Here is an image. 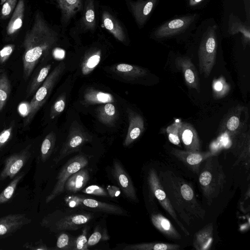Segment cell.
I'll use <instances>...</instances> for the list:
<instances>
[{
	"label": "cell",
	"mask_w": 250,
	"mask_h": 250,
	"mask_svg": "<svg viewBox=\"0 0 250 250\" xmlns=\"http://www.w3.org/2000/svg\"><path fill=\"white\" fill-rule=\"evenodd\" d=\"M58 41V34L47 25L39 13L32 28L26 32L22 56L23 77L28 79L40 59L46 56Z\"/></svg>",
	"instance_id": "obj_1"
},
{
	"label": "cell",
	"mask_w": 250,
	"mask_h": 250,
	"mask_svg": "<svg viewBox=\"0 0 250 250\" xmlns=\"http://www.w3.org/2000/svg\"><path fill=\"white\" fill-rule=\"evenodd\" d=\"M65 68V63L61 62L47 76L42 84L38 89L29 103L28 113L23 122L24 127L28 126L31 123L38 111L44 104Z\"/></svg>",
	"instance_id": "obj_2"
},
{
	"label": "cell",
	"mask_w": 250,
	"mask_h": 250,
	"mask_svg": "<svg viewBox=\"0 0 250 250\" xmlns=\"http://www.w3.org/2000/svg\"><path fill=\"white\" fill-rule=\"evenodd\" d=\"M216 27L208 28L201 41L198 50L199 67L201 74L208 78L215 63L217 47Z\"/></svg>",
	"instance_id": "obj_3"
},
{
	"label": "cell",
	"mask_w": 250,
	"mask_h": 250,
	"mask_svg": "<svg viewBox=\"0 0 250 250\" xmlns=\"http://www.w3.org/2000/svg\"><path fill=\"white\" fill-rule=\"evenodd\" d=\"M88 161L87 157L83 154H79L69 159L59 172L53 190L46 197V203H49L62 194L64 191L65 183L69 177L86 167Z\"/></svg>",
	"instance_id": "obj_4"
},
{
	"label": "cell",
	"mask_w": 250,
	"mask_h": 250,
	"mask_svg": "<svg viewBox=\"0 0 250 250\" xmlns=\"http://www.w3.org/2000/svg\"><path fill=\"white\" fill-rule=\"evenodd\" d=\"M91 136L76 121L70 126L66 140L58 156L54 159L57 164L67 155L80 150L83 146L91 140Z\"/></svg>",
	"instance_id": "obj_5"
},
{
	"label": "cell",
	"mask_w": 250,
	"mask_h": 250,
	"mask_svg": "<svg viewBox=\"0 0 250 250\" xmlns=\"http://www.w3.org/2000/svg\"><path fill=\"white\" fill-rule=\"evenodd\" d=\"M247 108L237 105L231 108L223 118L219 128V133L229 135L238 133L247 123L248 117L242 119V113Z\"/></svg>",
	"instance_id": "obj_6"
},
{
	"label": "cell",
	"mask_w": 250,
	"mask_h": 250,
	"mask_svg": "<svg viewBox=\"0 0 250 250\" xmlns=\"http://www.w3.org/2000/svg\"><path fill=\"white\" fill-rule=\"evenodd\" d=\"M30 147L31 145H29L5 160L3 168L0 173V180L7 178L12 179L15 177L30 158L31 155Z\"/></svg>",
	"instance_id": "obj_7"
},
{
	"label": "cell",
	"mask_w": 250,
	"mask_h": 250,
	"mask_svg": "<svg viewBox=\"0 0 250 250\" xmlns=\"http://www.w3.org/2000/svg\"><path fill=\"white\" fill-rule=\"evenodd\" d=\"M175 64L176 68L182 71L184 81L190 88L200 92V79L196 68L191 60L188 57H178L176 58Z\"/></svg>",
	"instance_id": "obj_8"
},
{
	"label": "cell",
	"mask_w": 250,
	"mask_h": 250,
	"mask_svg": "<svg viewBox=\"0 0 250 250\" xmlns=\"http://www.w3.org/2000/svg\"><path fill=\"white\" fill-rule=\"evenodd\" d=\"M31 222L25 214H10L0 218V239L12 235Z\"/></svg>",
	"instance_id": "obj_9"
},
{
	"label": "cell",
	"mask_w": 250,
	"mask_h": 250,
	"mask_svg": "<svg viewBox=\"0 0 250 250\" xmlns=\"http://www.w3.org/2000/svg\"><path fill=\"white\" fill-rule=\"evenodd\" d=\"M194 16H185L168 21L160 26L154 33L157 38L172 36L187 28L194 20Z\"/></svg>",
	"instance_id": "obj_10"
},
{
	"label": "cell",
	"mask_w": 250,
	"mask_h": 250,
	"mask_svg": "<svg viewBox=\"0 0 250 250\" xmlns=\"http://www.w3.org/2000/svg\"><path fill=\"white\" fill-rule=\"evenodd\" d=\"M113 174L126 197L133 201H136L137 198L133 183L126 172L117 160L113 162Z\"/></svg>",
	"instance_id": "obj_11"
},
{
	"label": "cell",
	"mask_w": 250,
	"mask_h": 250,
	"mask_svg": "<svg viewBox=\"0 0 250 250\" xmlns=\"http://www.w3.org/2000/svg\"><path fill=\"white\" fill-rule=\"evenodd\" d=\"M89 213L75 214L65 216L56 221L50 228L56 231L75 230L88 223L93 217Z\"/></svg>",
	"instance_id": "obj_12"
},
{
	"label": "cell",
	"mask_w": 250,
	"mask_h": 250,
	"mask_svg": "<svg viewBox=\"0 0 250 250\" xmlns=\"http://www.w3.org/2000/svg\"><path fill=\"white\" fill-rule=\"evenodd\" d=\"M148 182L152 192L157 198L162 206L177 221V217L170 202L163 190L154 170L149 172Z\"/></svg>",
	"instance_id": "obj_13"
},
{
	"label": "cell",
	"mask_w": 250,
	"mask_h": 250,
	"mask_svg": "<svg viewBox=\"0 0 250 250\" xmlns=\"http://www.w3.org/2000/svg\"><path fill=\"white\" fill-rule=\"evenodd\" d=\"M179 138L187 151H199L200 141L197 132L194 126L189 123L181 122L179 128Z\"/></svg>",
	"instance_id": "obj_14"
},
{
	"label": "cell",
	"mask_w": 250,
	"mask_h": 250,
	"mask_svg": "<svg viewBox=\"0 0 250 250\" xmlns=\"http://www.w3.org/2000/svg\"><path fill=\"white\" fill-rule=\"evenodd\" d=\"M129 125L124 146H127L134 142L144 130V122L142 117L128 108L127 110Z\"/></svg>",
	"instance_id": "obj_15"
},
{
	"label": "cell",
	"mask_w": 250,
	"mask_h": 250,
	"mask_svg": "<svg viewBox=\"0 0 250 250\" xmlns=\"http://www.w3.org/2000/svg\"><path fill=\"white\" fill-rule=\"evenodd\" d=\"M156 1L157 0H138L135 2L128 1L131 12L139 25L145 23Z\"/></svg>",
	"instance_id": "obj_16"
},
{
	"label": "cell",
	"mask_w": 250,
	"mask_h": 250,
	"mask_svg": "<svg viewBox=\"0 0 250 250\" xmlns=\"http://www.w3.org/2000/svg\"><path fill=\"white\" fill-rule=\"evenodd\" d=\"M25 11L24 0H19L13 12L12 17L6 28L8 36L16 34L21 28Z\"/></svg>",
	"instance_id": "obj_17"
},
{
	"label": "cell",
	"mask_w": 250,
	"mask_h": 250,
	"mask_svg": "<svg viewBox=\"0 0 250 250\" xmlns=\"http://www.w3.org/2000/svg\"><path fill=\"white\" fill-rule=\"evenodd\" d=\"M89 179L88 171L83 168L71 175L66 181L64 188L70 192H77L84 188Z\"/></svg>",
	"instance_id": "obj_18"
},
{
	"label": "cell",
	"mask_w": 250,
	"mask_h": 250,
	"mask_svg": "<svg viewBox=\"0 0 250 250\" xmlns=\"http://www.w3.org/2000/svg\"><path fill=\"white\" fill-rule=\"evenodd\" d=\"M80 204L93 210L115 214H123L124 210L120 207L108 203L102 202L93 199L80 198Z\"/></svg>",
	"instance_id": "obj_19"
},
{
	"label": "cell",
	"mask_w": 250,
	"mask_h": 250,
	"mask_svg": "<svg viewBox=\"0 0 250 250\" xmlns=\"http://www.w3.org/2000/svg\"><path fill=\"white\" fill-rule=\"evenodd\" d=\"M151 221L156 228L167 237L176 239L181 238L170 222L162 214L152 215Z\"/></svg>",
	"instance_id": "obj_20"
},
{
	"label": "cell",
	"mask_w": 250,
	"mask_h": 250,
	"mask_svg": "<svg viewBox=\"0 0 250 250\" xmlns=\"http://www.w3.org/2000/svg\"><path fill=\"white\" fill-rule=\"evenodd\" d=\"M104 27L108 30L115 38L124 42L125 40V32L118 21L108 12L104 11L102 14Z\"/></svg>",
	"instance_id": "obj_21"
},
{
	"label": "cell",
	"mask_w": 250,
	"mask_h": 250,
	"mask_svg": "<svg viewBox=\"0 0 250 250\" xmlns=\"http://www.w3.org/2000/svg\"><path fill=\"white\" fill-rule=\"evenodd\" d=\"M61 9L62 21L68 22L82 8V0H55Z\"/></svg>",
	"instance_id": "obj_22"
},
{
	"label": "cell",
	"mask_w": 250,
	"mask_h": 250,
	"mask_svg": "<svg viewBox=\"0 0 250 250\" xmlns=\"http://www.w3.org/2000/svg\"><path fill=\"white\" fill-rule=\"evenodd\" d=\"M114 98L108 93L99 91L94 88L87 89L83 95V103L86 105L113 103Z\"/></svg>",
	"instance_id": "obj_23"
},
{
	"label": "cell",
	"mask_w": 250,
	"mask_h": 250,
	"mask_svg": "<svg viewBox=\"0 0 250 250\" xmlns=\"http://www.w3.org/2000/svg\"><path fill=\"white\" fill-rule=\"evenodd\" d=\"M172 152L178 158L184 160L189 165L195 166L199 164L204 160L210 157L211 152H200L173 149Z\"/></svg>",
	"instance_id": "obj_24"
},
{
	"label": "cell",
	"mask_w": 250,
	"mask_h": 250,
	"mask_svg": "<svg viewBox=\"0 0 250 250\" xmlns=\"http://www.w3.org/2000/svg\"><path fill=\"white\" fill-rule=\"evenodd\" d=\"M115 72L125 77L137 79L147 74L146 69L138 66L127 64L119 63L114 68Z\"/></svg>",
	"instance_id": "obj_25"
},
{
	"label": "cell",
	"mask_w": 250,
	"mask_h": 250,
	"mask_svg": "<svg viewBox=\"0 0 250 250\" xmlns=\"http://www.w3.org/2000/svg\"><path fill=\"white\" fill-rule=\"evenodd\" d=\"M99 120L104 124L112 125L117 117V112L115 106L112 103H105L99 107L97 110Z\"/></svg>",
	"instance_id": "obj_26"
},
{
	"label": "cell",
	"mask_w": 250,
	"mask_h": 250,
	"mask_svg": "<svg viewBox=\"0 0 250 250\" xmlns=\"http://www.w3.org/2000/svg\"><path fill=\"white\" fill-rule=\"evenodd\" d=\"M180 246L177 244L162 243H141L126 246L124 250H177Z\"/></svg>",
	"instance_id": "obj_27"
},
{
	"label": "cell",
	"mask_w": 250,
	"mask_h": 250,
	"mask_svg": "<svg viewBox=\"0 0 250 250\" xmlns=\"http://www.w3.org/2000/svg\"><path fill=\"white\" fill-rule=\"evenodd\" d=\"M51 65L47 64L42 67L33 77L26 91V97L32 96L42 84L47 77Z\"/></svg>",
	"instance_id": "obj_28"
},
{
	"label": "cell",
	"mask_w": 250,
	"mask_h": 250,
	"mask_svg": "<svg viewBox=\"0 0 250 250\" xmlns=\"http://www.w3.org/2000/svg\"><path fill=\"white\" fill-rule=\"evenodd\" d=\"M56 140V134L53 131L44 138L41 147V159L42 162H46L50 157L54 149Z\"/></svg>",
	"instance_id": "obj_29"
},
{
	"label": "cell",
	"mask_w": 250,
	"mask_h": 250,
	"mask_svg": "<svg viewBox=\"0 0 250 250\" xmlns=\"http://www.w3.org/2000/svg\"><path fill=\"white\" fill-rule=\"evenodd\" d=\"M11 91V84L6 72L0 74V112L5 106Z\"/></svg>",
	"instance_id": "obj_30"
},
{
	"label": "cell",
	"mask_w": 250,
	"mask_h": 250,
	"mask_svg": "<svg viewBox=\"0 0 250 250\" xmlns=\"http://www.w3.org/2000/svg\"><path fill=\"white\" fill-rule=\"evenodd\" d=\"M212 87L213 96L217 99L226 96L230 90V85L223 76L214 79L212 82Z\"/></svg>",
	"instance_id": "obj_31"
},
{
	"label": "cell",
	"mask_w": 250,
	"mask_h": 250,
	"mask_svg": "<svg viewBox=\"0 0 250 250\" xmlns=\"http://www.w3.org/2000/svg\"><path fill=\"white\" fill-rule=\"evenodd\" d=\"M101 56V51L98 50L85 57L82 64V73L85 75L90 73L100 62Z\"/></svg>",
	"instance_id": "obj_32"
},
{
	"label": "cell",
	"mask_w": 250,
	"mask_h": 250,
	"mask_svg": "<svg viewBox=\"0 0 250 250\" xmlns=\"http://www.w3.org/2000/svg\"><path fill=\"white\" fill-rule=\"evenodd\" d=\"M83 21L86 28L91 30L95 29V16L94 0H86Z\"/></svg>",
	"instance_id": "obj_33"
},
{
	"label": "cell",
	"mask_w": 250,
	"mask_h": 250,
	"mask_svg": "<svg viewBox=\"0 0 250 250\" xmlns=\"http://www.w3.org/2000/svg\"><path fill=\"white\" fill-rule=\"evenodd\" d=\"M23 176V173H20L17 175L0 193V204H5L10 200L16 191L19 183Z\"/></svg>",
	"instance_id": "obj_34"
},
{
	"label": "cell",
	"mask_w": 250,
	"mask_h": 250,
	"mask_svg": "<svg viewBox=\"0 0 250 250\" xmlns=\"http://www.w3.org/2000/svg\"><path fill=\"white\" fill-rule=\"evenodd\" d=\"M75 239V238H73L69 234L62 233L57 239V249L62 250H73Z\"/></svg>",
	"instance_id": "obj_35"
},
{
	"label": "cell",
	"mask_w": 250,
	"mask_h": 250,
	"mask_svg": "<svg viewBox=\"0 0 250 250\" xmlns=\"http://www.w3.org/2000/svg\"><path fill=\"white\" fill-rule=\"evenodd\" d=\"M181 121L175 122L167 128L166 131L170 142L175 145L180 146L179 128Z\"/></svg>",
	"instance_id": "obj_36"
},
{
	"label": "cell",
	"mask_w": 250,
	"mask_h": 250,
	"mask_svg": "<svg viewBox=\"0 0 250 250\" xmlns=\"http://www.w3.org/2000/svg\"><path fill=\"white\" fill-rule=\"evenodd\" d=\"M65 96L62 95L59 97L54 103L50 113V117L52 119H54L63 111L65 107Z\"/></svg>",
	"instance_id": "obj_37"
},
{
	"label": "cell",
	"mask_w": 250,
	"mask_h": 250,
	"mask_svg": "<svg viewBox=\"0 0 250 250\" xmlns=\"http://www.w3.org/2000/svg\"><path fill=\"white\" fill-rule=\"evenodd\" d=\"M17 0H6L2 4L0 10V18L5 20L9 18L13 12L16 5Z\"/></svg>",
	"instance_id": "obj_38"
},
{
	"label": "cell",
	"mask_w": 250,
	"mask_h": 250,
	"mask_svg": "<svg viewBox=\"0 0 250 250\" xmlns=\"http://www.w3.org/2000/svg\"><path fill=\"white\" fill-rule=\"evenodd\" d=\"M87 230L84 229L82 233L75 239L73 250H86L88 249Z\"/></svg>",
	"instance_id": "obj_39"
},
{
	"label": "cell",
	"mask_w": 250,
	"mask_h": 250,
	"mask_svg": "<svg viewBox=\"0 0 250 250\" xmlns=\"http://www.w3.org/2000/svg\"><path fill=\"white\" fill-rule=\"evenodd\" d=\"M82 192L88 194L100 196H108V194L102 187L97 185H91L82 190Z\"/></svg>",
	"instance_id": "obj_40"
},
{
	"label": "cell",
	"mask_w": 250,
	"mask_h": 250,
	"mask_svg": "<svg viewBox=\"0 0 250 250\" xmlns=\"http://www.w3.org/2000/svg\"><path fill=\"white\" fill-rule=\"evenodd\" d=\"M15 47L14 44H7L0 50V65H3L7 61L12 55Z\"/></svg>",
	"instance_id": "obj_41"
},
{
	"label": "cell",
	"mask_w": 250,
	"mask_h": 250,
	"mask_svg": "<svg viewBox=\"0 0 250 250\" xmlns=\"http://www.w3.org/2000/svg\"><path fill=\"white\" fill-rule=\"evenodd\" d=\"M13 126L3 129L0 133V149L4 147L12 137Z\"/></svg>",
	"instance_id": "obj_42"
},
{
	"label": "cell",
	"mask_w": 250,
	"mask_h": 250,
	"mask_svg": "<svg viewBox=\"0 0 250 250\" xmlns=\"http://www.w3.org/2000/svg\"><path fill=\"white\" fill-rule=\"evenodd\" d=\"M108 239V237L107 235L103 236L101 232L95 230L89 237L87 240V246L88 247L93 246L100 241L106 240Z\"/></svg>",
	"instance_id": "obj_43"
},
{
	"label": "cell",
	"mask_w": 250,
	"mask_h": 250,
	"mask_svg": "<svg viewBox=\"0 0 250 250\" xmlns=\"http://www.w3.org/2000/svg\"><path fill=\"white\" fill-rule=\"evenodd\" d=\"M212 176L208 170L204 171L201 173L199 177V182L202 187L207 188L211 183Z\"/></svg>",
	"instance_id": "obj_44"
},
{
	"label": "cell",
	"mask_w": 250,
	"mask_h": 250,
	"mask_svg": "<svg viewBox=\"0 0 250 250\" xmlns=\"http://www.w3.org/2000/svg\"><path fill=\"white\" fill-rule=\"evenodd\" d=\"M23 247L26 249L32 250H47L48 248L40 240L35 243L27 242L23 245Z\"/></svg>",
	"instance_id": "obj_45"
},
{
	"label": "cell",
	"mask_w": 250,
	"mask_h": 250,
	"mask_svg": "<svg viewBox=\"0 0 250 250\" xmlns=\"http://www.w3.org/2000/svg\"><path fill=\"white\" fill-rule=\"evenodd\" d=\"M181 192L182 197L186 200L192 199L194 194L191 188L188 184H183L181 188Z\"/></svg>",
	"instance_id": "obj_46"
},
{
	"label": "cell",
	"mask_w": 250,
	"mask_h": 250,
	"mask_svg": "<svg viewBox=\"0 0 250 250\" xmlns=\"http://www.w3.org/2000/svg\"><path fill=\"white\" fill-rule=\"evenodd\" d=\"M80 198L72 197L71 198L70 197H68V199H66V201H67L68 206L73 208L77 207L78 205L80 204Z\"/></svg>",
	"instance_id": "obj_47"
},
{
	"label": "cell",
	"mask_w": 250,
	"mask_h": 250,
	"mask_svg": "<svg viewBox=\"0 0 250 250\" xmlns=\"http://www.w3.org/2000/svg\"><path fill=\"white\" fill-rule=\"evenodd\" d=\"M29 104L21 103L19 106V111L22 116H26L28 113Z\"/></svg>",
	"instance_id": "obj_48"
},
{
	"label": "cell",
	"mask_w": 250,
	"mask_h": 250,
	"mask_svg": "<svg viewBox=\"0 0 250 250\" xmlns=\"http://www.w3.org/2000/svg\"><path fill=\"white\" fill-rule=\"evenodd\" d=\"M53 55L56 58L62 59L65 55L64 50L60 48H56L53 51Z\"/></svg>",
	"instance_id": "obj_49"
},
{
	"label": "cell",
	"mask_w": 250,
	"mask_h": 250,
	"mask_svg": "<svg viewBox=\"0 0 250 250\" xmlns=\"http://www.w3.org/2000/svg\"><path fill=\"white\" fill-rule=\"evenodd\" d=\"M109 194L112 196H117L120 193L119 189L114 186H110L108 188Z\"/></svg>",
	"instance_id": "obj_50"
},
{
	"label": "cell",
	"mask_w": 250,
	"mask_h": 250,
	"mask_svg": "<svg viewBox=\"0 0 250 250\" xmlns=\"http://www.w3.org/2000/svg\"><path fill=\"white\" fill-rule=\"evenodd\" d=\"M6 0H0V4L1 5H2L6 1Z\"/></svg>",
	"instance_id": "obj_51"
},
{
	"label": "cell",
	"mask_w": 250,
	"mask_h": 250,
	"mask_svg": "<svg viewBox=\"0 0 250 250\" xmlns=\"http://www.w3.org/2000/svg\"><path fill=\"white\" fill-rule=\"evenodd\" d=\"M195 2H199L201 1L202 0H194Z\"/></svg>",
	"instance_id": "obj_52"
}]
</instances>
